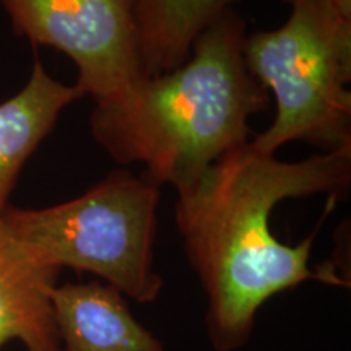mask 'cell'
<instances>
[{"label":"cell","mask_w":351,"mask_h":351,"mask_svg":"<svg viewBox=\"0 0 351 351\" xmlns=\"http://www.w3.org/2000/svg\"><path fill=\"white\" fill-rule=\"evenodd\" d=\"M80 98L83 93L75 85L52 78L36 57L26 85L0 103V217L26 161L51 134L64 109Z\"/></svg>","instance_id":"cell-8"},{"label":"cell","mask_w":351,"mask_h":351,"mask_svg":"<svg viewBox=\"0 0 351 351\" xmlns=\"http://www.w3.org/2000/svg\"><path fill=\"white\" fill-rule=\"evenodd\" d=\"M160 189L119 168L77 199L46 208L8 205L2 218L44 265L88 271L148 304L163 289L155 267Z\"/></svg>","instance_id":"cell-4"},{"label":"cell","mask_w":351,"mask_h":351,"mask_svg":"<svg viewBox=\"0 0 351 351\" xmlns=\"http://www.w3.org/2000/svg\"><path fill=\"white\" fill-rule=\"evenodd\" d=\"M245 21L230 8L199 34L186 62L95 103V142L116 163L142 165L160 187L192 186L249 142V121L269 106L270 95L245 67Z\"/></svg>","instance_id":"cell-2"},{"label":"cell","mask_w":351,"mask_h":351,"mask_svg":"<svg viewBox=\"0 0 351 351\" xmlns=\"http://www.w3.org/2000/svg\"><path fill=\"white\" fill-rule=\"evenodd\" d=\"M60 270L44 265L0 217V350L20 340L26 351H60L51 295Z\"/></svg>","instance_id":"cell-7"},{"label":"cell","mask_w":351,"mask_h":351,"mask_svg":"<svg viewBox=\"0 0 351 351\" xmlns=\"http://www.w3.org/2000/svg\"><path fill=\"white\" fill-rule=\"evenodd\" d=\"M330 2L346 16H351V0H330Z\"/></svg>","instance_id":"cell-10"},{"label":"cell","mask_w":351,"mask_h":351,"mask_svg":"<svg viewBox=\"0 0 351 351\" xmlns=\"http://www.w3.org/2000/svg\"><path fill=\"white\" fill-rule=\"evenodd\" d=\"M16 36L64 52L77 65L75 86L95 103L147 75L134 0H0Z\"/></svg>","instance_id":"cell-5"},{"label":"cell","mask_w":351,"mask_h":351,"mask_svg":"<svg viewBox=\"0 0 351 351\" xmlns=\"http://www.w3.org/2000/svg\"><path fill=\"white\" fill-rule=\"evenodd\" d=\"M351 186V143L301 161H282L251 142L236 148L176 199V226L187 261L208 300L205 315L215 351L243 348L258 309L309 280L348 287L335 267H309L315 232L285 244L270 228L280 202L327 194L343 199Z\"/></svg>","instance_id":"cell-1"},{"label":"cell","mask_w":351,"mask_h":351,"mask_svg":"<svg viewBox=\"0 0 351 351\" xmlns=\"http://www.w3.org/2000/svg\"><path fill=\"white\" fill-rule=\"evenodd\" d=\"M285 2L291 12L280 28L244 41L245 67L276 106L249 142L269 155L291 142L332 152L351 143V16L330 0Z\"/></svg>","instance_id":"cell-3"},{"label":"cell","mask_w":351,"mask_h":351,"mask_svg":"<svg viewBox=\"0 0 351 351\" xmlns=\"http://www.w3.org/2000/svg\"><path fill=\"white\" fill-rule=\"evenodd\" d=\"M236 0H134L140 52L147 75L186 62L195 39Z\"/></svg>","instance_id":"cell-9"},{"label":"cell","mask_w":351,"mask_h":351,"mask_svg":"<svg viewBox=\"0 0 351 351\" xmlns=\"http://www.w3.org/2000/svg\"><path fill=\"white\" fill-rule=\"evenodd\" d=\"M51 304L60 351H165L106 283L57 285Z\"/></svg>","instance_id":"cell-6"}]
</instances>
